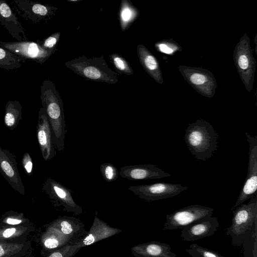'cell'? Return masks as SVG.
Segmentation results:
<instances>
[{
  "instance_id": "6da1fadb",
  "label": "cell",
  "mask_w": 257,
  "mask_h": 257,
  "mask_svg": "<svg viewBox=\"0 0 257 257\" xmlns=\"http://www.w3.org/2000/svg\"><path fill=\"white\" fill-rule=\"evenodd\" d=\"M40 98L49 121L53 144L57 151L63 152L66 131V122L62 100L54 84L49 79L44 80L41 86Z\"/></svg>"
},
{
  "instance_id": "7a4b0ae2",
  "label": "cell",
  "mask_w": 257,
  "mask_h": 257,
  "mask_svg": "<svg viewBox=\"0 0 257 257\" xmlns=\"http://www.w3.org/2000/svg\"><path fill=\"white\" fill-rule=\"evenodd\" d=\"M218 137L211 124L199 119L188 125L184 140L189 150L195 158L205 161L209 159L217 150Z\"/></svg>"
},
{
  "instance_id": "3957f363",
  "label": "cell",
  "mask_w": 257,
  "mask_h": 257,
  "mask_svg": "<svg viewBox=\"0 0 257 257\" xmlns=\"http://www.w3.org/2000/svg\"><path fill=\"white\" fill-rule=\"evenodd\" d=\"M232 223L226 229L230 236L231 244L242 245L250 237L257 217V194L246 204H241L232 210Z\"/></svg>"
},
{
  "instance_id": "277c9868",
  "label": "cell",
  "mask_w": 257,
  "mask_h": 257,
  "mask_svg": "<svg viewBox=\"0 0 257 257\" xmlns=\"http://www.w3.org/2000/svg\"><path fill=\"white\" fill-rule=\"evenodd\" d=\"M66 67L77 75L89 80L115 84L118 81L119 74L108 66L103 55L89 58L80 56L65 62Z\"/></svg>"
},
{
  "instance_id": "5b68a950",
  "label": "cell",
  "mask_w": 257,
  "mask_h": 257,
  "mask_svg": "<svg viewBox=\"0 0 257 257\" xmlns=\"http://www.w3.org/2000/svg\"><path fill=\"white\" fill-rule=\"evenodd\" d=\"M213 209L200 205H191L167 214L163 230L182 229L201 219L211 217Z\"/></svg>"
},
{
  "instance_id": "8992f818",
  "label": "cell",
  "mask_w": 257,
  "mask_h": 257,
  "mask_svg": "<svg viewBox=\"0 0 257 257\" xmlns=\"http://www.w3.org/2000/svg\"><path fill=\"white\" fill-rule=\"evenodd\" d=\"M245 136L249 145L248 171L244 184L232 210L257 194V135L251 136L245 133Z\"/></svg>"
},
{
  "instance_id": "52a82bcc",
  "label": "cell",
  "mask_w": 257,
  "mask_h": 257,
  "mask_svg": "<svg viewBox=\"0 0 257 257\" xmlns=\"http://www.w3.org/2000/svg\"><path fill=\"white\" fill-rule=\"evenodd\" d=\"M187 186L179 184L158 182L151 184L131 186L128 188L140 198L148 202H153L171 198L186 190Z\"/></svg>"
},
{
  "instance_id": "ba28073f",
  "label": "cell",
  "mask_w": 257,
  "mask_h": 257,
  "mask_svg": "<svg viewBox=\"0 0 257 257\" xmlns=\"http://www.w3.org/2000/svg\"><path fill=\"white\" fill-rule=\"evenodd\" d=\"M42 191L48 195L55 206H62L66 212L76 215L83 213L82 208L73 198L72 191L59 182L47 178L43 184Z\"/></svg>"
},
{
  "instance_id": "9c48e42d",
  "label": "cell",
  "mask_w": 257,
  "mask_h": 257,
  "mask_svg": "<svg viewBox=\"0 0 257 257\" xmlns=\"http://www.w3.org/2000/svg\"><path fill=\"white\" fill-rule=\"evenodd\" d=\"M12 4L20 17L35 24L50 20L58 10L56 7L29 0H14Z\"/></svg>"
},
{
  "instance_id": "30bf717a",
  "label": "cell",
  "mask_w": 257,
  "mask_h": 257,
  "mask_svg": "<svg viewBox=\"0 0 257 257\" xmlns=\"http://www.w3.org/2000/svg\"><path fill=\"white\" fill-rule=\"evenodd\" d=\"M0 47L9 51L25 60H28L40 64L46 62L51 56L36 42H0Z\"/></svg>"
},
{
  "instance_id": "8fae6325",
  "label": "cell",
  "mask_w": 257,
  "mask_h": 257,
  "mask_svg": "<svg viewBox=\"0 0 257 257\" xmlns=\"http://www.w3.org/2000/svg\"><path fill=\"white\" fill-rule=\"evenodd\" d=\"M0 172L12 188L22 195L25 189L19 172L16 156L0 146Z\"/></svg>"
},
{
  "instance_id": "7c38bea8",
  "label": "cell",
  "mask_w": 257,
  "mask_h": 257,
  "mask_svg": "<svg viewBox=\"0 0 257 257\" xmlns=\"http://www.w3.org/2000/svg\"><path fill=\"white\" fill-rule=\"evenodd\" d=\"M37 137L43 159L50 161L56 155L53 144L51 130L45 111L42 107L39 111Z\"/></svg>"
},
{
  "instance_id": "4fadbf2b",
  "label": "cell",
  "mask_w": 257,
  "mask_h": 257,
  "mask_svg": "<svg viewBox=\"0 0 257 257\" xmlns=\"http://www.w3.org/2000/svg\"><path fill=\"white\" fill-rule=\"evenodd\" d=\"M219 221L216 217L206 218L184 227L180 236L185 241H193L213 235L218 230Z\"/></svg>"
},
{
  "instance_id": "5bb4252c",
  "label": "cell",
  "mask_w": 257,
  "mask_h": 257,
  "mask_svg": "<svg viewBox=\"0 0 257 257\" xmlns=\"http://www.w3.org/2000/svg\"><path fill=\"white\" fill-rule=\"evenodd\" d=\"M119 175L131 181L157 179L170 176V174L152 164L129 165L119 169Z\"/></svg>"
},
{
  "instance_id": "9a60e30c",
  "label": "cell",
  "mask_w": 257,
  "mask_h": 257,
  "mask_svg": "<svg viewBox=\"0 0 257 257\" xmlns=\"http://www.w3.org/2000/svg\"><path fill=\"white\" fill-rule=\"evenodd\" d=\"M46 225L57 229L74 241L80 240L87 232L83 222L79 218L73 216L58 217Z\"/></svg>"
},
{
  "instance_id": "2e32d148",
  "label": "cell",
  "mask_w": 257,
  "mask_h": 257,
  "mask_svg": "<svg viewBox=\"0 0 257 257\" xmlns=\"http://www.w3.org/2000/svg\"><path fill=\"white\" fill-rule=\"evenodd\" d=\"M96 213L89 230L80 240L81 248L91 245L98 241L111 237L121 232L119 228L111 227L101 220Z\"/></svg>"
},
{
  "instance_id": "e0dca14e",
  "label": "cell",
  "mask_w": 257,
  "mask_h": 257,
  "mask_svg": "<svg viewBox=\"0 0 257 257\" xmlns=\"http://www.w3.org/2000/svg\"><path fill=\"white\" fill-rule=\"evenodd\" d=\"M0 25L18 41L28 40L24 28L5 0H0Z\"/></svg>"
},
{
  "instance_id": "ac0fdd59",
  "label": "cell",
  "mask_w": 257,
  "mask_h": 257,
  "mask_svg": "<svg viewBox=\"0 0 257 257\" xmlns=\"http://www.w3.org/2000/svg\"><path fill=\"white\" fill-rule=\"evenodd\" d=\"M46 228L40 237V243L42 246L41 254L47 257L51 253L74 241L68 238L57 229L46 225Z\"/></svg>"
},
{
  "instance_id": "d6986e66",
  "label": "cell",
  "mask_w": 257,
  "mask_h": 257,
  "mask_svg": "<svg viewBox=\"0 0 257 257\" xmlns=\"http://www.w3.org/2000/svg\"><path fill=\"white\" fill-rule=\"evenodd\" d=\"M131 251L135 257H176L171 246L158 241H151L133 246Z\"/></svg>"
},
{
  "instance_id": "ffe728a7",
  "label": "cell",
  "mask_w": 257,
  "mask_h": 257,
  "mask_svg": "<svg viewBox=\"0 0 257 257\" xmlns=\"http://www.w3.org/2000/svg\"><path fill=\"white\" fill-rule=\"evenodd\" d=\"M34 230L32 224L9 225L0 224V241L22 243L27 241L29 235Z\"/></svg>"
},
{
  "instance_id": "44dd1931",
  "label": "cell",
  "mask_w": 257,
  "mask_h": 257,
  "mask_svg": "<svg viewBox=\"0 0 257 257\" xmlns=\"http://www.w3.org/2000/svg\"><path fill=\"white\" fill-rule=\"evenodd\" d=\"M22 106L18 100H9L6 104L4 115V122L10 130L16 128L22 118Z\"/></svg>"
},
{
  "instance_id": "7402d4cb",
  "label": "cell",
  "mask_w": 257,
  "mask_h": 257,
  "mask_svg": "<svg viewBox=\"0 0 257 257\" xmlns=\"http://www.w3.org/2000/svg\"><path fill=\"white\" fill-rule=\"evenodd\" d=\"M138 11L131 2L122 0L118 13V19L122 31H124L132 25L138 17Z\"/></svg>"
},
{
  "instance_id": "603a6c76",
  "label": "cell",
  "mask_w": 257,
  "mask_h": 257,
  "mask_svg": "<svg viewBox=\"0 0 257 257\" xmlns=\"http://www.w3.org/2000/svg\"><path fill=\"white\" fill-rule=\"evenodd\" d=\"M31 245L30 241L13 243L0 241V257H23Z\"/></svg>"
},
{
  "instance_id": "cb8c5ba5",
  "label": "cell",
  "mask_w": 257,
  "mask_h": 257,
  "mask_svg": "<svg viewBox=\"0 0 257 257\" xmlns=\"http://www.w3.org/2000/svg\"><path fill=\"white\" fill-rule=\"evenodd\" d=\"M25 60L9 51L0 47V68L15 70L20 68Z\"/></svg>"
},
{
  "instance_id": "d4e9b609",
  "label": "cell",
  "mask_w": 257,
  "mask_h": 257,
  "mask_svg": "<svg viewBox=\"0 0 257 257\" xmlns=\"http://www.w3.org/2000/svg\"><path fill=\"white\" fill-rule=\"evenodd\" d=\"M0 224L9 225H30L32 224L23 213L13 211L6 212L0 218Z\"/></svg>"
},
{
  "instance_id": "484cf974",
  "label": "cell",
  "mask_w": 257,
  "mask_h": 257,
  "mask_svg": "<svg viewBox=\"0 0 257 257\" xmlns=\"http://www.w3.org/2000/svg\"><path fill=\"white\" fill-rule=\"evenodd\" d=\"M109 57L117 72L120 74L133 75V71L128 62L121 55L112 53Z\"/></svg>"
},
{
  "instance_id": "4316f807",
  "label": "cell",
  "mask_w": 257,
  "mask_h": 257,
  "mask_svg": "<svg viewBox=\"0 0 257 257\" xmlns=\"http://www.w3.org/2000/svg\"><path fill=\"white\" fill-rule=\"evenodd\" d=\"M185 251L191 257H224L216 251L195 243L191 244L189 248L185 249Z\"/></svg>"
},
{
  "instance_id": "83f0119b",
  "label": "cell",
  "mask_w": 257,
  "mask_h": 257,
  "mask_svg": "<svg viewBox=\"0 0 257 257\" xmlns=\"http://www.w3.org/2000/svg\"><path fill=\"white\" fill-rule=\"evenodd\" d=\"M60 36V33L56 32L42 41L37 40L36 42L41 48L52 55L57 50L56 46L58 43Z\"/></svg>"
},
{
  "instance_id": "f1b7e54d",
  "label": "cell",
  "mask_w": 257,
  "mask_h": 257,
  "mask_svg": "<svg viewBox=\"0 0 257 257\" xmlns=\"http://www.w3.org/2000/svg\"><path fill=\"white\" fill-rule=\"evenodd\" d=\"M100 171L103 179L108 183L115 181L119 176L116 167L110 163H104L100 166Z\"/></svg>"
},
{
  "instance_id": "f546056e",
  "label": "cell",
  "mask_w": 257,
  "mask_h": 257,
  "mask_svg": "<svg viewBox=\"0 0 257 257\" xmlns=\"http://www.w3.org/2000/svg\"><path fill=\"white\" fill-rule=\"evenodd\" d=\"M81 248L78 241L65 245L51 253L47 257H73Z\"/></svg>"
},
{
  "instance_id": "4dcf8cb0",
  "label": "cell",
  "mask_w": 257,
  "mask_h": 257,
  "mask_svg": "<svg viewBox=\"0 0 257 257\" xmlns=\"http://www.w3.org/2000/svg\"><path fill=\"white\" fill-rule=\"evenodd\" d=\"M22 163L23 167L28 175H31L33 171V163L32 159L29 153L26 152L24 154L22 158Z\"/></svg>"
},
{
  "instance_id": "1f68e13d",
  "label": "cell",
  "mask_w": 257,
  "mask_h": 257,
  "mask_svg": "<svg viewBox=\"0 0 257 257\" xmlns=\"http://www.w3.org/2000/svg\"><path fill=\"white\" fill-rule=\"evenodd\" d=\"M190 80L193 83L200 85L204 83L206 80V78L204 75L202 74L195 73L191 76L190 77Z\"/></svg>"
},
{
  "instance_id": "d6a6232c",
  "label": "cell",
  "mask_w": 257,
  "mask_h": 257,
  "mask_svg": "<svg viewBox=\"0 0 257 257\" xmlns=\"http://www.w3.org/2000/svg\"><path fill=\"white\" fill-rule=\"evenodd\" d=\"M238 65L242 69H245L248 66V61L247 57L244 55L240 56L238 59Z\"/></svg>"
},
{
  "instance_id": "836d02e7",
  "label": "cell",
  "mask_w": 257,
  "mask_h": 257,
  "mask_svg": "<svg viewBox=\"0 0 257 257\" xmlns=\"http://www.w3.org/2000/svg\"><path fill=\"white\" fill-rule=\"evenodd\" d=\"M160 50L165 53L170 54L173 52V50L169 48L167 46L164 44L159 45Z\"/></svg>"
}]
</instances>
